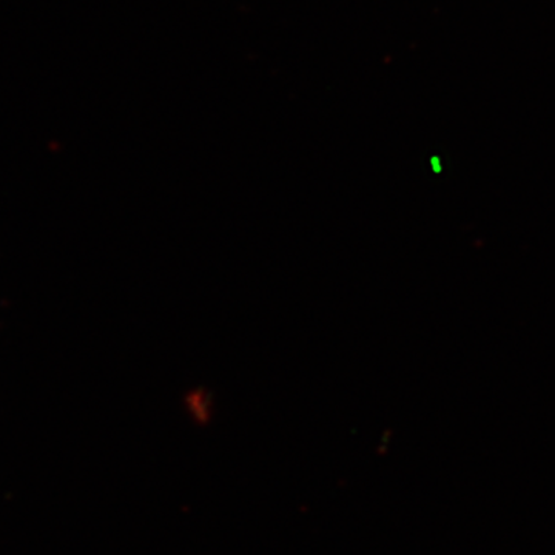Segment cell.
<instances>
[{"label": "cell", "instance_id": "6da1fadb", "mask_svg": "<svg viewBox=\"0 0 555 555\" xmlns=\"http://www.w3.org/2000/svg\"><path fill=\"white\" fill-rule=\"evenodd\" d=\"M185 409L193 422L198 426H208L214 420V396L206 387H195L184 397Z\"/></svg>", "mask_w": 555, "mask_h": 555}]
</instances>
